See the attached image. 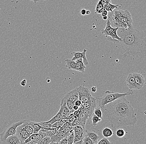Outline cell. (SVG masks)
<instances>
[{
  "label": "cell",
  "instance_id": "1",
  "mask_svg": "<svg viewBox=\"0 0 146 144\" xmlns=\"http://www.w3.org/2000/svg\"><path fill=\"white\" fill-rule=\"evenodd\" d=\"M101 110L104 118L113 128L135 125L137 122L136 113L125 96L106 105Z\"/></svg>",
  "mask_w": 146,
  "mask_h": 144
},
{
  "label": "cell",
  "instance_id": "2",
  "mask_svg": "<svg viewBox=\"0 0 146 144\" xmlns=\"http://www.w3.org/2000/svg\"><path fill=\"white\" fill-rule=\"evenodd\" d=\"M118 31L117 35L122 38V40L117 44H119L124 51L123 57L139 56L145 54V33L138 31L133 26L127 29L119 28Z\"/></svg>",
  "mask_w": 146,
  "mask_h": 144
},
{
  "label": "cell",
  "instance_id": "3",
  "mask_svg": "<svg viewBox=\"0 0 146 144\" xmlns=\"http://www.w3.org/2000/svg\"><path fill=\"white\" fill-rule=\"evenodd\" d=\"M112 13L114 27L127 29L133 26L132 16L127 10H115Z\"/></svg>",
  "mask_w": 146,
  "mask_h": 144
},
{
  "label": "cell",
  "instance_id": "4",
  "mask_svg": "<svg viewBox=\"0 0 146 144\" xmlns=\"http://www.w3.org/2000/svg\"><path fill=\"white\" fill-rule=\"evenodd\" d=\"M133 92L132 90L129 89L127 92L125 93H115L109 91L105 92L104 95L101 98H96L97 106L102 108L106 105L113 102L117 98L126 96H127L132 95Z\"/></svg>",
  "mask_w": 146,
  "mask_h": 144
},
{
  "label": "cell",
  "instance_id": "5",
  "mask_svg": "<svg viewBox=\"0 0 146 144\" xmlns=\"http://www.w3.org/2000/svg\"><path fill=\"white\" fill-rule=\"evenodd\" d=\"M111 22L108 20L106 23L105 29L101 30V33L102 35L106 36L109 41L113 42L115 44H117L119 42L122 40V38L117 35V30L119 28L115 27V28H113L111 27Z\"/></svg>",
  "mask_w": 146,
  "mask_h": 144
},
{
  "label": "cell",
  "instance_id": "6",
  "mask_svg": "<svg viewBox=\"0 0 146 144\" xmlns=\"http://www.w3.org/2000/svg\"><path fill=\"white\" fill-rule=\"evenodd\" d=\"M26 121V120H21L18 122L13 123L12 124L7 127L0 134V139H1V141L6 139L8 137L10 136L15 135L16 133V129H17V127L18 126L22 124Z\"/></svg>",
  "mask_w": 146,
  "mask_h": 144
},
{
  "label": "cell",
  "instance_id": "7",
  "mask_svg": "<svg viewBox=\"0 0 146 144\" xmlns=\"http://www.w3.org/2000/svg\"><path fill=\"white\" fill-rule=\"evenodd\" d=\"M78 93L79 100L82 102H86L92 100L94 97L91 95L89 88L83 85H80L76 88Z\"/></svg>",
  "mask_w": 146,
  "mask_h": 144
},
{
  "label": "cell",
  "instance_id": "8",
  "mask_svg": "<svg viewBox=\"0 0 146 144\" xmlns=\"http://www.w3.org/2000/svg\"><path fill=\"white\" fill-rule=\"evenodd\" d=\"M81 106L84 109H86L88 112V117H90L93 115L95 108L97 106L96 99V98H94L89 102H82Z\"/></svg>",
  "mask_w": 146,
  "mask_h": 144
},
{
  "label": "cell",
  "instance_id": "9",
  "mask_svg": "<svg viewBox=\"0 0 146 144\" xmlns=\"http://www.w3.org/2000/svg\"><path fill=\"white\" fill-rule=\"evenodd\" d=\"M74 143L83 140L84 137L85 136L86 130L84 127L82 125L75 126L74 127Z\"/></svg>",
  "mask_w": 146,
  "mask_h": 144
},
{
  "label": "cell",
  "instance_id": "10",
  "mask_svg": "<svg viewBox=\"0 0 146 144\" xmlns=\"http://www.w3.org/2000/svg\"><path fill=\"white\" fill-rule=\"evenodd\" d=\"M15 134L20 139L21 144H24L25 140L29 137L30 135L28 134V133L23 128L22 126L20 125L18 126L16 129V132Z\"/></svg>",
  "mask_w": 146,
  "mask_h": 144
},
{
  "label": "cell",
  "instance_id": "11",
  "mask_svg": "<svg viewBox=\"0 0 146 144\" xmlns=\"http://www.w3.org/2000/svg\"><path fill=\"white\" fill-rule=\"evenodd\" d=\"M136 84L137 90H139L143 88L145 84V78L141 74L137 73H132Z\"/></svg>",
  "mask_w": 146,
  "mask_h": 144
},
{
  "label": "cell",
  "instance_id": "12",
  "mask_svg": "<svg viewBox=\"0 0 146 144\" xmlns=\"http://www.w3.org/2000/svg\"><path fill=\"white\" fill-rule=\"evenodd\" d=\"M87 50L84 49L82 52H73L71 53L73 57L72 60H76L77 59L82 58L83 63L85 65H87L88 64V61L87 59L86 56V52Z\"/></svg>",
  "mask_w": 146,
  "mask_h": 144
},
{
  "label": "cell",
  "instance_id": "13",
  "mask_svg": "<svg viewBox=\"0 0 146 144\" xmlns=\"http://www.w3.org/2000/svg\"><path fill=\"white\" fill-rule=\"evenodd\" d=\"M62 98H64L66 100H69L73 102H75L76 100L79 99L78 93L76 88L68 92Z\"/></svg>",
  "mask_w": 146,
  "mask_h": 144
},
{
  "label": "cell",
  "instance_id": "14",
  "mask_svg": "<svg viewBox=\"0 0 146 144\" xmlns=\"http://www.w3.org/2000/svg\"><path fill=\"white\" fill-rule=\"evenodd\" d=\"M2 143L6 144H21L20 139L16 134L12 135L8 137L6 139L2 140Z\"/></svg>",
  "mask_w": 146,
  "mask_h": 144
},
{
  "label": "cell",
  "instance_id": "15",
  "mask_svg": "<svg viewBox=\"0 0 146 144\" xmlns=\"http://www.w3.org/2000/svg\"><path fill=\"white\" fill-rule=\"evenodd\" d=\"M127 86L131 90H137L136 84L132 73H130L128 75L126 80Z\"/></svg>",
  "mask_w": 146,
  "mask_h": 144
},
{
  "label": "cell",
  "instance_id": "16",
  "mask_svg": "<svg viewBox=\"0 0 146 144\" xmlns=\"http://www.w3.org/2000/svg\"><path fill=\"white\" fill-rule=\"evenodd\" d=\"M66 137L67 136L64 133L63 131L57 132L55 134L51 137L52 143L51 144H58V143L61 139Z\"/></svg>",
  "mask_w": 146,
  "mask_h": 144
},
{
  "label": "cell",
  "instance_id": "17",
  "mask_svg": "<svg viewBox=\"0 0 146 144\" xmlns=\"http://www.w3.org/2000/svg\"><path fill=\"white\" fill-rule=\"evenodd\" d=\"M75 61L76 63V66L75 70L82 73L84 72L85 70L86 69V66L83 63L82 58L77 59Z\"/></svg>",
  "mask_w": 146,
  "mask_h": 144
},
{
  "label": "cell",
  "instance_id": "18",
  "mask_svg": "<svg viewBox=\"0 0 146 144\" xmlns=\"http://www.w3.org/2000/svg\"><path fill=\"white\" fill-rule=\"evenodd\" d=\"M85 136H88L91 138L94 144H97L99 139V136L95 131H89L86 130Z\"/></svg>",
  "mask_w": 146,
  "mask_h": 144
},
{
  "label": "cell",
  "instance_id": "19",
  "mask_svg": "<svg viewBox=\"0 0 146 144\" xmlns=\"http://www.w3.org/2000/svg\"><path fill=\"white\" fill-rule=\"evenodd\" d=\"M27 122L28 124L31 126L32 127H33V133L38 134V132L41 128L40 126L38 123L30 121L29 120H27Z\"/></svg>",
  "mask_w": 146,
  "mask_h": 144
},
{
  "label": "cell",
  "instance_id": "20",
  "mask_svg": "<svg viewBox=\"0 0 146 144\" xmlns=\"http://www.w3.org/2000/svg\"><path fill=\"white\" fill-rule=\"evenodd\" d=\"M106 5H104L100 0H99L98 3L96 5L94 13L95 14L101 13L103 11L105 10Z\"/></svg>",
  "mask_w": 146,
  "mask_h": 144
},
{
  "label": "cell",
  "instance_id": "21",
  "mask_svg": "<svg viewBox=\"0 0 146 144\" xmlns=\"http://www.w3.org/2000/svg\"><path fill=\"white\" fill-rule=\"evenodd\" d=\"M66 67L68 70H75L76 63L75 61L72 60V59H66L65 60Z\"/></svg>",
  "mask_w": 146,
  "mask_h": 144
},
{
  "label": "cell",
  "instance_id": "22",
  "mask_svg": "<svg viewBox=\"0 0 146 144\" xmlns=\"http://www.w3.org/2000/svg\"><path fill=\"white\" fill-rule=\"evenodd\" d=\"M27 121V120H26L21 125L22 126L23 128L28 133V134L31 135L33 133V129L31 126L28 124Z\"/></svg>",
  "mask_w": 146,
  "mask_h": 144
},
{
  "label": "cell",
  "instance_id": "23",
  "mask_svg": "<svg viewBox=\"0 0 146 144\" xmlns=\"http://www.w3.org/2000/svg\"><path fill=\"white\" fill-rule=\"evenodd\" d=\"M62 112H61V110L59 109V111L56 114V115L54 116L52 118H51L50 120L47 121V122L52 124L56 122V121H60L62 119Z\"/></svg>",
  "mask_w": 146,
  "mask_h": 144
},
{
  "label": "cell",
  "instance_id": "24",
  "mask_svg": "<svg viewBox=\"0 0 146 144\" xmlns=\"http://www.w3.org/2000/svg\"><path fill=\"white\" fill-rule=\"evenodd\" d=\"M113 132L108 127H105L102 130V135L106 137H110L113 135Z\"/></svg>",
  "mask_w": 146,
  "mask_h": 144
},
{
  "label": "cell",
  "instance_id": "25",
  "mask_svg": "<svg viewBox=\"0 0 146 144\" xmlns=\"http://www.w3.org/2000/svg\"><path fill=\"white\" fill-rule=\"evenodd\" d=\"M46 134L43 132H39L37 134L36 138L33 140L34 144H37L40 140L46 136Z\"/></svg>",
  "mask_w": 146,
  "mask_h": 144
},
{
  "label": "cell",
  "instance_id": "26",
  "mask_svg": "<svg viewBox=\"0 0 146 144\" xmlns=\"http://www.w3.org/2000/svg\"><path fill=\"white\" fill-rule=\"evenodd\" d=\"M118 5H115L113 4H111V3H109L106 5L105 10L107 11L108 12H113V11L115 9H117L119 7Z\"/></svg>",
  "mask_w": 146,
  "mask_h": 144
},
{
  "label": "cell",
  "instance_id": "27",
  "mask_svg": "<svg viewBox=\"0 0 146 144\" xmlns=\"http://www.w3.org/2000/svg\"><path fill=\"white\" fill-rule=\"evenodd\" d=\"M52 143V139L51 137L49 136H46L44 137L43 139L40 140V142L38 143V144H50Z\"/></svg>",
  "mask_w": 146,
  "mask_h": 144
},
{
  "label": "cell",
  "instance_id": "28",
  "mask_svg": "<svg viewBox=\"0 0 146 144\" xmlns=\"http://www.w3.org/2000/svg\"><path fill=\"white\" fill-rule=\"evenodd\" d=\"M101 121V118H99V117L96 116L95 114H93V117H92V124L93 126H96L97 125L98 123Z\"/></svg>",
  "mask_w": 146,
  "mask_h": 144
},
{
  "label": "cell",
  "instance_id": "29",
  "mask_svg": "<svg viewBox=\"0 0 146 144\" xmlns=\"http://www.w3.org/2000/svg\"><path fill=\"white\" fill-rule=\"evenodd\" d=\"M38 123L40 126L41 128H45V129H49L52 127V124L48 123L47 121L46 122H37Z\"/></svg>",
  "mask_w": 146,
  "mask_h": 144
},
{
  "label": "cell",
  "instance_id": "30",
  "mask_svg": "<svg viewBox=\"0 0 146 144\" xmlns=\"http://www.w3.org/2000/svg\"><path fill=\"white\" fill-rule=\"evenodd\" d=\"M94 113L96 115V116L99 117V118H102L103 117L102 115V112L101 111V108L99 106H97L95 108L94 112Z\"/></svg>",
  "mask_w": 146,
  "mask_h": 144
},
{
  "label": "cell",
  "instance_id": "31",
  "mask_svg": "<svg viewBox=\"0 0 146 144\" xmlns=\"http://www.w3.org/2000/svg\"><path fill=\"white\" fill-rule=\"evenodd\" d=\"M115 134L119 138L123 137L125 135V130L121 128H119L116 130L115 132Z\"/></svg>",
  "mask_w": 146,
  "mask_h": 144
},
{
  "label": "cell",
  "instance_id": "32",
  "mask_svg": "<svg viewBox=\"0 0 146 144\" xmlns=\"http://www.w3.org/2000/svg\"><path fill=\"white\" fill-rule=\"evenodd\" d=\"M37 134L36 133H33L32 134L30 135L29 136V137L27 138L26 140L25 141L24 144H27L28 142H30V141H32V140H34L35 138H36V136H37Z\"/></svg>",
  "mask_w": 146,
  "mask_h": 144
},
{
  "label": "cell",
  "instance_id": "33",
  "mask_svg": "<svg viewBox=\"0 0 146 144\" xmlns=\"http://www.w3.org/2000/svg\"><path fill=\"white\" fill-rule=\"evenodd\" d=\"M74 133L73 132L67 137V140H68V143L67 144H74Z\"/></svg>",
  "mask_w": 146,
  "mask_h": 144
},
{
  "label": "cell",
  "instance_id": "34",
  "mask_svg": "<svg viewBox=\"0 0 146 144\" xmlns=\"http://www.w3.org/2000/svg\"><path fill=\"white\" fill-rule=\"evenodd\" d=\"M83 144H94L90 137L85 136L83 139Z\"/></svg>",
  "mask_w": 146,
  "mask_h": 144
},
{
  "label": "cell",
  "instance_id": "35",
  "mask_svg": "<svg viewBox=\"0 0 146 144\" xmlns=\"http://www.w3.org/2000/svg\"><path fill=\"white\" fill-rule=\"evenodd\" d=\"M73 127H74V126H72L66 127H65V128L63 130V133L65 134L66 135V136L68 137L69 135L71 134L70 131V130H72V128Z\"/></svg>",
  "mask_w": 146,
  "mask_h": 144
},
{
  "label": "cell",
  "instance_id": "36",
  "mask_svg": "<svg viewBox=\"0 0 146 144\" xmlns=\"http://www.w3.org/2000/svg\"><path fill=\"white\" fill-rule=\"evenodd\" d=\"M74 114L72 113H68L62 115V119H69L73 118L74 117Z\"/></svg>",
  "mask_w": 146,
  "mask_h": 144
},
{
  "label": "cell",
  "instance_id": "37",
  "mask_svg": "<svg viewBox=\"0 0 146 144\" xmlns=\"http://www.w3.org/2000/svg\"><path fill=\"white\" fill-rule=\"evenodd\" d=\"M111 143L110 142L109 140L106 138V137L104 138H102V139H100V141H98L97 144H111Z\"/></svg>",
  "mask_w": 146,
  "mask_h": 144
},
{
  "label": "cell",
  "instance_id": "38",
  "mask_svg": "<svg viewBox=\"0 0 146 144\" xmlns=\"http://www.w3.org/2000/svg\"><path fill=\"white\" fill-rule=\"evenodd\" d=\"M74 105V102H71L69 100H66V106L69 109V111H71L73 108V106Z\"/></svg>",
  "mask_w": 146,
  "mask_h": 144
},
{
  "label": "cell",
  "instance_id": "39",
  "mask_svg": "<svg viewBox=\"0 0 146 144\" xmlns=\"http://www.w3.org/2000/svg\"><path fill=\"white\" fill-rule=\"evenodd\" d=\"M79 125H81V123H80V121L77 118L74 119V120H73L72 122V125L71 126H75Z\"/></svg>",
  "mask_w": 146,
  "mask_h": 144
},
{
  "label": "cell",
  "instance_id": "40",
  "mask_svg": "<svg viewBox=\"0 0 146 144\" xmlns=\"http://www.w3.org/2000/svg\"><path fill=\"white\" fill-rule=\"evenodd\" d=\"M68 143V140H67V137H64L62 139H61L58 143L59 144H67Z\"/></svg>",
  "mask_w": 146,
  "mask_h": 144
},
{
  "label": "cell",
  "instance_id": "41",
  "mask_svg": "<svg viewBox=\"0 0 146 144\" xmlns=\"http://www.w3.org/2000/svg\"><path fill=\"white\" fill-rule=\"evenodd\" d=\"M104 5H107L108 3H111V0H100Z\"/></svg>",
  "mask_w": 146,
  "mask_h": 144
},
{
  "label": "cell",
  "instance_id": "42",
  "mask_svg": "<svg viewBox=\"0 0 146 144\" xmlns=\"http://www.w3.org/2000/svg\"><path fill=\"white\" fill-rule=\"evenodd\" d=\"M82 102L78 99V100H76V101L75 102L74 105H75L79 107V106H81V104H82Z\"/></svg>",
  "mask_w": 146,
  "mask_h": 144
},
{
  "label": "cell",
  "instance_id": "43",
  "mask_svg": "<svg viewBox=\"0 0 146 144\" xmlns=\"http://www.w3.org/2000/svg\"><path fill=\"white\" fill-rule=\"evenodd\" d=\"M26 83H27V81H26V79H24L21 82V84L22 86L24 87V86H26Z\"/></svg>",
  "mask_w": 146,
  "mask_h": 144
},
{
  "label": "cell",
  "instance_id": "44",
  "mask_svg": "<svg viewBox=\"0 0 146 144\" xmlns=\"http://www.w3.org/2000/svg\"><path fill=\"white\" fill-rule=\"evenodd\" d=\"M101 15H102V17H104L105 16H107L108 14V12L106 10H104V11H102L101 13Z\"/></svg>",
  "mask_w": 146,
  "mask_h": 144
},
{
  "label": "cell",
  "instance_id": "45",
  "mask_svg": "<svg viewBox=\"0 0 146 144\" xmlns=\"http://www.w3.org/2000/svg\"><path fill=\"white\" fill-rule=\"evenodd\" d=\"M86 10L85 9H82L80 11V13L82 15H84L86 14Z\"/></svg>",
  "mask_w": 146,
  "mask_h": 144
},
{
  "label": "cell",
  "instance_id": "46",
  "mask_svg": "<svg viewBox=\"0 0 146 144\" xmlns=\"http://www.w3.org/2000/svg\"><path fill=\"white\" fill-rule=\"evenodd\" d=\"M91 91L92 92L95 93L96 92L97 87L94 86H92L91 88Z\"/></svg>",
  "mask_w": 146,
  "mask_h": 144
},
{
  "label": "cell",
  "instance_id": "47",
  "mask_svg": "<svg viewBox=\"0 0 146 144\" xmlns=\"http://www.w3.org/2000/svg\"><path fill=\"white\" fill-rule=\"evenodd\" d=\"M79 113H79V111H78V110L75 111L74 112V113H73L74 115L77 117L78 116V115H79Z\"/></svg>",
  "mask_w": 146,
  "mask_h": 144
},
{
  "label": "cell",
  "instance_id": "48",
  "mask_svg": "<svg viewBox=\"0 0 146 144\" xmlns=\"http://www.w3.org/2000/svg\"><path fill=\"white\" fill-rule=\"evenodd\" d=\"M79 107L78 106H77L74 105L73 106V108L75 110V111H77V110H78V108H79Z\"/></svg>",
  "mask_w": 146,
  "mask_h": 144
},
{
  "label": "cell",
  "instance_id": "49",
  "mask_svg": "<svg viewBox=\"0 0 146 144\" xmlns=\"http://www.w3.org/2000/svg\"><path fill=\"white\" fill-rule=\"evenodd\" d=\"M29 1H32L34 2V3H36L40 1V0H29Z\"/></svg>",
  "mask_w": 146,
  "mask_h": 144
},
{
  "label": "cell",
  "instance_id": "50",
  "mask_svg": "<svg viewBox=\"0 0 146 144\" xmlns=\"http://www.w3.org/2000/svg\"><path fill=\"white\" fill-rule=\"evenodd\" d=\"M91 13V12L89 10H87L86 11V14L87 15H89Z\"/></svg>",
  "mask_w": 146,
  "mask_h": 144
},
{
  "label": "cell",
  "instance_id": "51",
  "mask_svg": "<svg viewBox=\"0 0 146 144\" xmlns=\"http://www.w3.org/2000/svg\"><path fill=\"white\" fill-rule=\"evenodd\" d=\"M103 19H104V20H107L108 19V16H105L103 17Z\"/></svg>",
  "mask_w": 146,
  "mask_h": 144
},
{
  "label": "cell",
  "instance_id": "52",
  "mask_svg": "<svg viewBox=\"0 0 146 144\" xmlns=\"http://www.w3.org/2000/svg\"><path fill=\"white\" fill-rule=\"evenodd\" d=\"M42 1H46V0H42Z\"/></svg>",
  "mask_w": 146,
  "mask_h": 144
}]
</instances>
